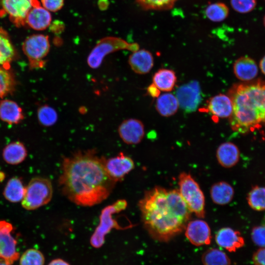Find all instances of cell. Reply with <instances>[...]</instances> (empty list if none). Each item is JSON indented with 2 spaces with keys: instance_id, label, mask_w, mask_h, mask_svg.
I'll list each match as a JSON object with an SVG mask.
<instances>
[{
  "instance_id": "1",
  "label": "cell",
  "mask_w": 265,
  "mask_h": 265,
  "mask_svg": "<svg viewBox=\"0 0 265 265\" xmlns=\"http://www.w3.org/2000/svg\"><path fill=\"white\" fill-rule=\"evenodd\" d=\"M105 159L94 150L78 151L64 158L58 180L63 195L83 207H91L107 199L116 182L107 174Z\"/></svg>"
},
{
  "instance_id": "2",
  "label": "cell",
  "mask_w": 265,
  "mask_h": 265,
  "mask_svg": "<svg viewBox=\"0 0 265 265\" xmlns=\"http://www.w3.org/2000/svg\"><path fill=\"white\" fill-rule=\"evenodd\" d=\"M144 227L154 239L168 241L185 229L191 212L179 190L157 186L147 191L139 200Z\"/></svg>"
},
{
  "instance_id": "3",
  "label": "cell",
  "mask_w": 265,
  "mask_h": 265,
  "mask_svg": "<svg viewBox=\"0 0 265 265\" xmlns=\"http://www.w3.org/2000/svg\"><path fill=\"white\" fill-rule=\"evenodd\" d=\"M227 95L233 104L229 118L233 131L246 134L260 129L265 123V82L258 80L235 84Z\"/></svg>"
},
{
  "instance_id": "4",
  "label": "cell",
  "mask_w": 265,
  "mask_h": 265,
  "mask_svg": "<svg viewBox=\"0 0 265 265\" xmlns=\"http://www.w3.org/2000/svg\"><path fill=\"white\" fill-rule=\"evenodd\" d=\"M179 191L191 212L198 217L205 216V199L199 184L189 173L184 172L178 177Z\"/></svg>"
},
{
  "instance_id": "5",
  "label": "cell",
  "mask_w": 265,
  "mask_h": 265,
  "mask_svg": "<svg viewBox=\"0 0 265 265\" xmlns=\"http://www.w3.org/2000/svg\"><path fill=\"white\" fill-rule=\"evenodd\" d=\"M127 206L126 200H118L103 209L100 215L99 224L90 238L91 245L95 248L101 247L105 243V237L112 229H125L113 217L114 214L124 210Z\"/></svg>"
},
{
  "instance_id": "6",
  "label": "cell",
  "mask_w": 265,
  "mask_h": 265,
  "mask_svg": "<svg viewBox=\"0 0 265 265\" xmlns=\"http://www.w3.org/2000/svg\"><path fill=\"white\" fill-rule=\"evenodd\" d=\"M53 194V187L49 179L34 177L26 187L22 206L27 210H36L48 204L52 198Z\"/></svg>"
},
{
  "instance_id": "7",
  "label": "cell",
  "mask_w": 265,
  "mask_h": 265,
  "mask_svg": "<svg viewBox=\"0 0 265 265\" xmlns=\"http://www.w3.org/2000/svg\"><path fill=\"white\" fill-rule=\"evenodd\" d=\"M120 50L134 52L138 50V46L135 43L129 44L118 37H105L99 40L91 50L87 58V64L92 69H97L106 55Z\"/></svg>"
},
{
  "instance_id": "8",
  "label": "cell",
  "mask_w": 265,
  "mask_h": 265,
  "mask_svg": "<svg viewBox=\"0 0 265 265\" xmlns=\"http://www.w3.org/2000/svg\"><path fill=\"white\" fill-rule=\"evenodd\" d=\"M50 45L49 37L44 34H34L28 36L24 42L23 49L31 68L44 66L43 59L48 54Z\"/></svg>"
},
{
  "instance_id": "9",
  "label": "cell",
  "mask_w": 265,
  "mask_h": 265,
  "mask_svg": "<svg viewBox=\"0 0 265 265\" xmlns=\"http://www.w3.org/2000/svg\"><path fill=\"white\" fill-rule=\"evenodd\" d=\"M11 223L0 220V259L11 265L20 257L17 250V241L12 235Z\"/></svg>"
},
{
  "instance_id": "10",
  "label": "cell",
  "mask_w": 265,
  "mask_h": 265,
  "mask_svg": "<svg viewBox=\"0 0 265 265\" xmlns=\"http://www.w3.org/2000/svg\"><path fill=\"white\" fill-rule=\"evenodd\" d=\"M176 97L179 106L187 112L196 110L200 103L201 88L199 82L192 80L179 87L176 91Z\"/></svg>"
},
{
  "instance_id": "11",
  "label": "cell",
  "mask_w": 265,
  "mask_h": 265,
  "mask_svg": "<svg viewBox=\"0 0 265 265\" xmlns=\"http://www.w3.org/2000/svg\"><path fill=\"white\" fill-rule=\"evenodd\" d=\"M40 4L38 0H2V9L17 26L25 24L26 16L31 9Z\"/></svg>"
},
{
  "instance_id": "12",
  "label": "cell",
  "mask_w": 265,
  "mask_h": 265,
  "mask_svg": "<svg viewBox=\"0 0 265 265\" xmlns=\"http://www.w3.org/2000/svg\"><path fill=\"white\" fill-rule=\"evenodd\" d=\"M104 165L109 176L117 182L134 168V163L130 157L120 153L114 157L105 159Z\"/></svg>"
},
{
  "instance_id": "13",
  "label": "cell",
  "mask_w": 265,
  "mask_h": 265,
  "mask_svg": "<svg viewBox=\"0 0 265 265\" xmlns=\"http://www.w3.org/2000/svg\"><path fill=\"white\" fill-rule=\"evenodd\" d=\"M118 132L124 143L130 145L137 144L141 141L144 136V125L138 119H127L120 124Z\"/></svg>"
},
{
  "instance_id": "14",
  "label": "cell",
  "mask_w": 265,
  "mask_h": 265,
  "mask_svg": "<svg viewBox=\"0 0 265 265\" xmlns=\"http://www.w3.org/2000/svg\"><path fill=\"white\" fill-rule=\"evenodd\" d=\"M185 230L186 236L192 244L200 246L211 243V229L208 224L204 220H191L187 223Z\"/></svg>"
},
{
  "instance_id": "15",
  "label": "cell",
  "mask_w": 265,
  "mask_h": 265,
  "mask_svg": "<svg viewBox=\"0 0 265 265\" xmlns=\"http://www.w3.org/2000/svg\"><path fill=\"white\" fill-rule=\"evenodd\" d=\"M206 110L216 122L219 118H229L233 111L232 101L228 95H216L208 100Z\"/></svg>"
},
{
  "instance_id": "16",
  "label": "cell",
  "mask_w": 265,
  "mask_h": 265,
  "mask_svg": "<svg viewBox=\"0 0 265 265\" xmlns=\"http://www.w3.org/2000/svg\"><path fill=\"white\" fill-rule=\"evenodd\" d=\"M215 240L218 246L229 252H235L244 244L240 232L230 227H223L215 234Z\"/></svg>"
},
{
  "instance_id": "17",
  "label": "cell",
  "mask_w": 265,
  "mask_h": 265,
  "mask_svg": "<svg viewBox=\"0 0 265 265\" xmlns=\"http://www.w3.org/2000/svg\"><path fill=\"white\" fill-rule=\"evenodd\" d=\"M128 63L134 73L144 75L148 73L152 69L154 57L149 51L137 50L129 56Z\"/></svg>"
},
{
  "instance_id": "18",
  "label": "cell",
  "mask_w": 265,
  "mask_h": 265,
  "mask_svg": "<svg viewBox=\"0 0 265 265\" xmlns=\"http://www.w3.org/2000/svg\"><path fill=\"white\" fill-rule=\"evenodd\" d=\"M233 72L238 80L249 82L257 77L258 68L253 59L246 56H241L234 62Z\"/></svg>"
},
{
  "instance_id": "19",
  "label": "cell",
  "mask_w": 265,
  "mask_h": 265,
  "mask_svg": "<svg viewBox=\"0 0 265 265\" xmlns=\"http://www.w3.org/2000/svg\"><path fill=\"white\" fill-rule=\"evenodd\" d=\"M51 21L50 11L39 4L29 11L26 18L25 24L35 30H42L50 26Z\"/></svg>"
},
{
  "instance_id": "20",
  "label": "cell",
  "mask_w": 265,
  "mask_h": 265,
  "mask_svg": "<svg viewBox=\"0 0 265 265\" xmlns=\"http://www.w3.org/2000/svg\"><path fill=\"white\" fill-rule=\"evenodd\" d=\"M216 157L219 164L225 168H231L236 165L240 158L238 148L234 143L225 142L217 149Z\"/></svg>"
},
{
  "instance_id": "21",
  "label": "cell",
  "mask_w": 265,
  "mask_h": 265,
  "mask_svg": "<svg viewBox=\"0 0 265 265\" xmlns=\"http://www.w3.org/2000/svg\"><path fill=\"white\" fill-rule=\"evenodd\" d=\"M233 186L225 181L217 182L212 185L210 189V195L213 202L219 205L229 204L234 196Z\"/></svg>"
},
{
  "instance_id": "22",
  "label": "cell",
  "mask_w": 265,
  "mask_h": 265,
  "mask_svg": "<svg viewBox=\"0 0 265 265\" xmlns=\"http://www.w3.org/2000/svg\"><path fill=\"white\" fill-rule=\"evenodd\" d=\"M153 83L161 91H172L177 82L175 72L171 69H160L153 77Z\"/></svg>"
},
{
  "instance_id": "23",
  "label": "cell",
  "mask_w": 265,
  "mask_h": 265,
  "mask_svg": "<svg viewBox=\"0 0 265 265\" xmlns=\"http://www.w3.org/2000/svg\"><path fill=\"white\" fill-rule=\"evenodd\" d=\"M27 151L20 142H12L5 147L2 152L4 160L8 164L17 165L22 162L26 158Z\"/></svg>"
},
{
  "instance_id": "24",
  "label": "cell",
  "mask_w": 265,
  "mask_h": 265,
  "mask_svg": "<svg viewBox=\"0 0 265 265\" xmlns=\"http://www.w3.org/2000/svg\"><path fill=\"white\" fill-rule=\"evenodd\" d=\"M179 107L176 96L170 93L160 95L157 99L156 108L162 116L169 117L174 115Z\"/></svg>"
},
{
  "instance_id": "25",
  "label": "cell",
  "mask_w": 265,
  "mask_h": 265,
  "mask_svg": "<svg viewBox=\"0 0 265 265\" xmlns=\"http://www.w3.org/2000/svg\"><path fill=\"white\" fill-rule=\"evenodd\" d=\"M26 192V187L18 177L11 178L4 187L3 194L4 198L12 203L22 201Z\"/></svg>"
},
{
  "instance_id": "26",
  "label": "cell",
  "mask_w": 265,
  "mask_h": 265,
  "mask_svg": "<svg viewBox=\"0 0 265 265\" xmlns=\"http://www.w3.org/2000/svg\"><path fill=\"white\" fill-rule=\"evenodd\" d=\"M0 118L9 124H16L23 118L21 108L14 102L5 100L0 103Z\"/></svg>"
},
{
  "instance_id": "27",
  "label": "cell",
  "mask_w": 265,
  "mask_h": 265,
  "mask_svg": "<svg viewBox=\"0 0 265 265\" xmlns=\"http://www.w3.org/2000/svg\"><path fill=\"white\" fill-rule=\"evenodd\" d=\"M15 54L13 46L7 32L0 27V66L9 65Z\"/></svg>"
},
{
  "instance_id": "28",
  "label": "cell",
  "mask_w": 265,
  "mask_h": 265,
  "mask_svg": "<svg viewBox=\"0 0 265 265\" xmlns=\"http://www.w3.org/2000/svg\"><path fill=\"white\" fill-rule=\"evenodd\" d=\"M247 201L252 209L265 211V186H253L247 195Z\"/></svg>"
},
{
  "instance_id": "29",
  "label": "cell",
  "mask_w": 265,
  "mask_h": 265,
  "mask_svg": "<svg viewBox=\"0 0 265 265\" xmlns=\"http://www.w3.org/2000/svg\"><path fill=\"white\" fill-rule=\"evenodd\" d=\"M203 265H231L227 254L217 248H211L206 251L202 258Z\"/></svg>"
},
{
  "instance_id": "30",
  "label": "cell",
  "mask_w": 265,
  "mask_h": 265,
  "mask_svg": "<svg viewBox=\"0 0 265 265\" xmlns=\"http://www.w3.org/2000/svg\"><path fill=\"white\" fill-rule=\"evenodd\" d=\"M205 13L206 17L210 20L215 22H219L227 18L229 9L225 3L218 2L208 5Z\"/></svg>"
},
{
  "instance_id": "31",
  "label": "cell",
  "mask_w": 265,
  "mask_h": 265,
  "mask_svg": "<svg viewBox=\"0 0 265 265\" xmlns=\"http://www.w3.org/2000/svg\"><path fill=\"white\" fill-rule=\"evenodd\" d=\"M45 257L39 250L30 248L25 251L20 258V265H44Z\"/></svg>"
},
{
  "instance_id": "32",
  "label": "cell",
  "mask_w": 265,
  "mask_h": 265,
  "mask_svg": "<svg viewBox=\"0 0 265 265\" xmlns=\"http://www.w3.org/2000/svg\"><path fill=\"white\" fill-rule=\"evenodd\" d=\"M145 10H167L171 9L178 0H136Z\"/></svg>"
},
{
  "instance_id": "33",
  "label": "cell",
  "mask_w": 265,
  "mask_h": 265,
  "mask_svg": "<svg viewBox=\"0 0 265 265\" xmlns=\"http://www.w3.org/2000/svg\"><path fill=\"white\" fill-rule=\"evenodd\" d=\"M37 115L40 123L44 126L53 125L58 119L56 110L47 105L43 106L39 108Z\"/></svg>"
},
{
  "instance_id": "34",
  "label": "cell",
  "mask_w": 265,
  "mask_h": 265,
  "mask_svg": "<svg viewBox=\"0 0 265 265\" xmlns=\"http://www.w3.org/2000/svg\"><path fill=\"white\" fill-rule=\"evenodd\" d=\"M14 80L6 69L0 67V98L8 93L13 88Z\"/></svg>"
},
{
  "instance_id": "35",
  "label": "cell",
  "mask_w": 265,
  "mask_h": 265,
  "mask_svg": "<svg viewBox=\"0 0 265 265\" xmlns=\"http://www.w3.org/2000/svg\"><path fill=\"white\" fill-rule=\"evenodd\" d=\"M233 9L240 13H247L253 10L257 5V0H230Z\"/></svg>"
},
{
  "instance_id": "36",
  "label": "cell",
  "mask_w": 265,
  "mask_h": 265,
  "mask_svg": "<svg viewBox=\"0 0 265 265\" xmlns=\"http://www.w3.org/2000/svg\"><path fill=\"white\" fill-rule=\"evenodd\" d=\"M251 238L256 245L261 247H265V225L253 227L251 232Z\"/></svg>"
},
{
  "instance_id": "37",
  "label": "cell",
  "mask_w": 265,
  "mask_h": 265,
  "mask_svg": "<svg viewBox=\"0 0 265 265\" xmlns=\"http://www.w3.org/2000/svg\"><path fill=\"white\" fill-rule=\"evenodd\" d=\"M64 0H41L42 6L50 12H56L63 6Z\"/></svg>"
},
{
  "instance_id": "38",
  "label": "cell",
  "mask_w": 265,
  "mask_h": 265,
  "mask_svg": "<svg viewBox=\"0 0 265 265\" xmlns=\"http://www.w3.org/2000/svg\"><path fill=\"white\" fill-rule=\"evenodd\" d=\"M252 259L255 265H265V247L257 250L253 254Z\"/></svg>"
},
{
  "instance_id": "39",
  "label": "cell",
  "mask_w": 265,
  "mask_h": 265,
  "mask_svg": "<svg viewBox=\"0 0 265 265\" xmlns=\"http://www.w3.org/2000/svg\"><path fill=\"white\" fill-rule=\"evenodd\" d=\"M147 92L152 97L157 98L160 95V91L153 83L148 87Z\"/></svg>"
},
{
  "instance_id": "40",
  "label": "cell",
  "mask_w": 265,
  "mask_h": 265,
  "mask_svg": "<svg viewBox=\"0 0 265 265\" xmlns=\"http://www.w3.org/2000/svg\"><path fill=\"white\" fill-rule=\"evenodd\" d=\"M48 265H70L69 263L66 261L57 258L52 260Z\"/></svg>"
},
{
  "instance_id": "41",
  "label": "cell",
  "mask_w": 265,
  "mask_h": 265,
  "mask_svg": "<svg viewBox=\"0 0 265 265\" xmlns=\"http://www.w3.org/2000/svg\"><path fill=\"white\" fill-rule=\"evenodd\" d=\"M260 68L262 72L265 75V55L260 61Z\"/></svg>"
},
{
  "instance_id": "42",
  "label": "cell",
  "mask_w": 265,
  "mask_h": 265,
  "mask_svg": "<svg viewBox=\"0 0 265 265\" xmlns=\"http://www.w3.org/2000/svg\"><path fill=\"white\" fill-rule=\"evenodd\" d=\"M5 178L4 173L0 171V182H2Z\"/></svg>"
},
{
  "instance_id": "43",
  "label": "cell",
  "mask_w": 265,
  "mask_h": 265,
  "mask_svg": "<svg viewBox=\"0 0 265 265\" xmlns=\"http://www.w3.org/2000/svg\"><path fill=\"white\" fill-rule=\"evenodd\" d=\"M0 265H10L7 263H6L3 260H0Z\"/></svg>"
},
{
  "instance_id": "44",
  "label": "cell",
  "mask_w": 265,
  "mask_h": 265,
  "mask_svg": "<svg viewBox=\"0 0 265 265\" xmlns=\"http://www.w3.org/2000/svg\"><path fill=\"white\" fill-rule=\"evenodd\" d=\"M263 23H264V26L265 27V15L264 16V19H263Z\"/></svg>"
}]
</instances>
